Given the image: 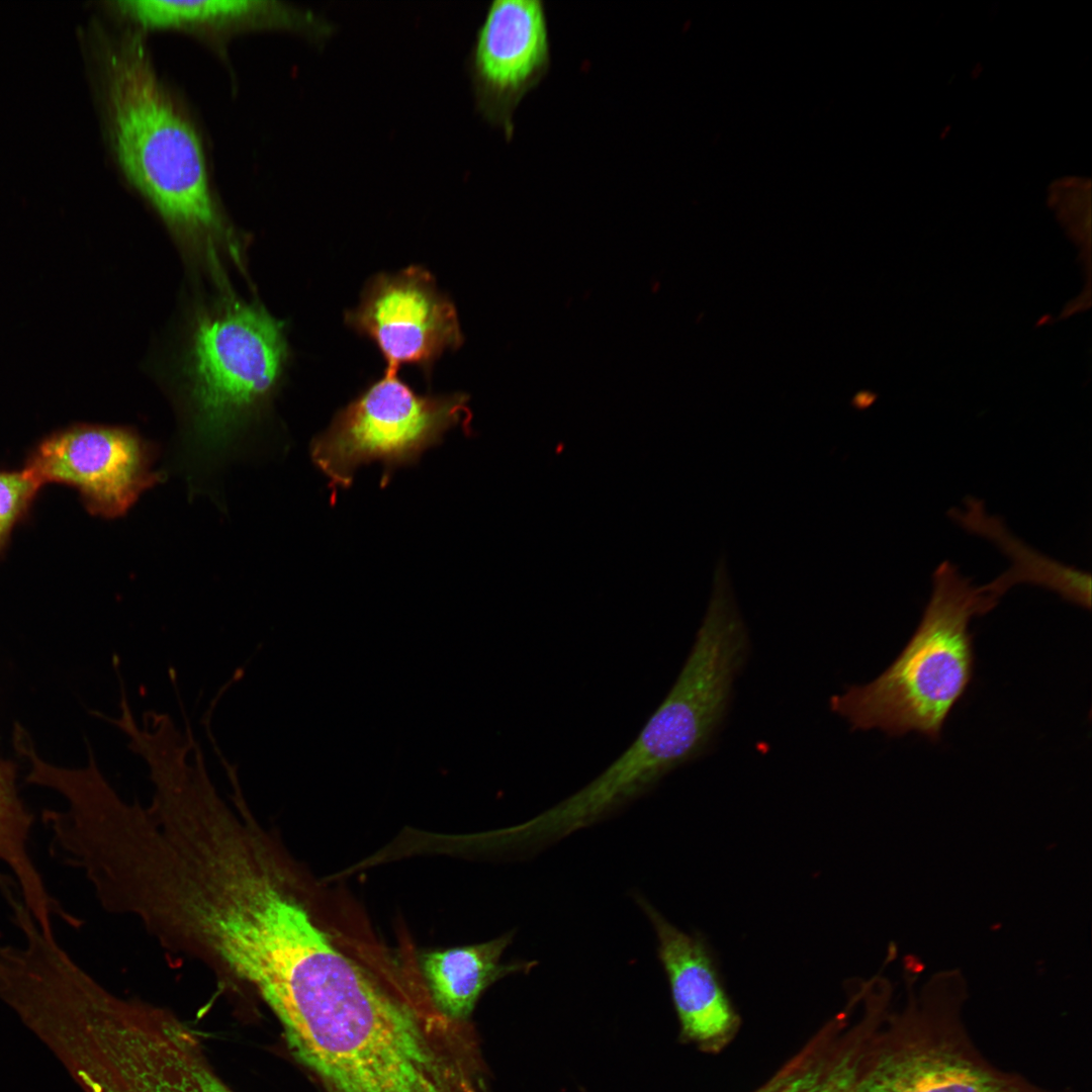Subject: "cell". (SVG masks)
Wrapping results in <instances>:
<instances>
[{
  "instance_id": "cell-15",
  "label": "cell",
  "mask_w": 1092,
  "mask_h": 1092,
  "mask_svg": "<svg viewBox=\"0 0 1092 1092\" xmlns=\"http://www.w3.org/2000/svg\"><path fill=\"white\" fill-rule=\"evenodd\" d=\"M947 515L971 534L993 542L1011 561L1010 567L983 587L999 600L1020 583L1039 585L1058 593L1062 599L1083 609L1091 608L1089 572L1059 562L1020 540L999 517L987 513L982 500L965 499V510L951 509Z\"/></svg>"
},
{
  "instance_id": "cell-6",
  "label": "cell",
  "mask_w": 1092,
  "mask_h": 1092,
  "mask_svg": "<svg viewBox=\"0 0 1092 1092\" xmlns=\"http://www.w3.org/2000/svg\"><path fill=\"white\" fill-rule=\"evenodd\" d=\"M77 1003L93 1028V1092H234L216 1074L201 1042L173 1011L113 995L94 979Z\"/></svg>"
},
{
  "instance_id": "cell-3",
  "label": "cell",
  "mask_w": 1092,
  "mask_h": 1092,
  "mask_svg": "<svg viewBox=\"0 0 1092 1092\" xmlns=\"http://www.w3.org/2000/svg\"><path fill=\"white\" fill-rule=\"evenodd\" d=\"M287 359L283 325L263 307L228 299L198 314L187 355L188 421L172 461L189 493L250 449Z\"/></svg>"
},
{
  "instance_id": "cell-14",
  "label": "cell",
  "mask_w": 1092,
  "mask_h": 1092,
  "mask_svg": "<svg viewBox=\"0 0 1092 1092\" xmlns=\"http://www.w3.org/2000/svg\"><path fill=\"white\" fill-rule=\"evenodd\" d=\"M513 935L508 932L485 942L422 954L426 995L443 1017L464 1024L492 983L508 975L527 973L536 966L533 961H502Z\"/></svg>"
},
{
  "instance_id": "cell-4",
  "label": "cell",
  "mask_w": 1092,
  "mask_h": 1092,
  "mask_svg": "<svg viewBox=\"0 0 1092 1092\" xmlns=\"http://www.w3.org/2000/svg\"><path fill=\"white\" fill-rule=\"evenodd\" d=\"M998 601L950 561H942L932 574L921 621L904 649L871 682L833 696L831 710L856 730L880 729L891 737L918 732L937 741L973 680L970 621L990 612Z\"/></svg>"
},
{
  "instance_id": "cell-17",
  "label": "cell",
  "mask_w": 1092,
  "mask_h": 1092,
  "mask_svg": "<svg viewBox=\"0 0 1092 1092\" xmlns=\"http://www.w3.org/2000/svg\"><path fill=\"white\" fill-rule=\"evenodd\" d=\"M40 488L24 468L0 469V557L13 528L27 516Z\"/></svg>"
},
{
  "instance_id": "cell-2",
  "label": "cell",
  "mask_w": 1092,
  "mask_h": 1092,
  "mask_svg": "<svg viewBox=\"0 0 1092 1092\" xmlns=\"http://www.w3.org/2000/svg\"><path fill=\"white\" fill-rule=\"evenodd\" d=\"M103 93L123 176L182 240L206 250L236 241L212 190L197 128L160 79L143 40L104 48Z\"/></svg>"
},
{
  "instance_id": "cell-18",
  "label": "cell",
  "mask_w": 1092,
  "mask_h": 1092,
  "mask_svg": "<svg viewBox=\"0 0 1092 1092\" xmlns=\"http://www.w3.org/2000/svg\"><path fill=\"white\" fill-rule=\"evenodd\" d=\"M311 918H312V917H311ZM311 918H310V919H311ZM306 923H307V922H306ZM306 923H305V924H306ZM303 927H304V926H303ZM302 929H303V928H302ZM301 931H302V930H301ZM300 933H301V932H300ZM299 935H300V934H299ZM298 937H299V936H298ZM297 939H298V938H297ZM296 941H297V940H296ZM295 943H296V942H295ZM294 945H295V944H294ZM293 947H294V946H293ZM292 949H293V948H292ZM287 962H288V961H287ZM285 965H286V964H285ZM282 969H283V968H282ZM280 972H281V971H280ZM277 976H278V975H277ZM272 982H273V981H272ZM260 995H261V994H260Z\"/></svg>"
},
{
  "instance_id": "cell-12",
  "label": "cell",
  "mask_w": 1092,
  "mask_h": 1092,
  "mask_svg": "<svg viewBox=\"0 0 1092 1092\" xmlns=\"http://www.w3.org/2000/svg\"><path fill=\"white\" fill-rule=\"evenodd\" d=\"M888 1012L881 995L849 992L845 1006L752 1092H852Z\"/></svg>"
},
{
  "instance_id": "cell-7",
  "label": "cell",
  "mask_w": 1092,
  "mask_h": 1092,
  "mask_svg": "<svg viewBox=\"0 0 1092 1092\" xmlns=\"http://www.w3.org/2000/svg\"><path fill=\"white\" fill-rule=\"evenodd\" d=\"M467 401L463 393L419 394L397 373L385 371L310 443L311 461L328 479L331 502L353 484L361 466L381 464L384 487L396 469L417 464L450 430L468 429Z\"/></svg>"
},
{
  "instance_id": "cell-9",
  "label": "cell",
  "mask_w": 1092,
  "mask_h": 1092,
  "mask_svg": "<svg viewBox=\"0 0 1092 1092\" xmlns=\"http://www.w3.org/2000/svg\"><path fill=\"white\" fill-rule=\"evenodd\" d=\"M346 323L376 345L391 373L404 365L428 371L463 342L453 302L421 266L373 277Z\"/></svg>"
},
{
  "instance_id": "cell-1",
  "label": "cell",
  "mask_w": 1092,
  "mask_h": 1092,
  "mask_svg": "<svg viewBox=\"0 0 1092 1092\" xmlns=\"http://www.w3.org/2000/svg\"><path fill=\"white\" fill-rule=\"evenodd\" d=\"M748 651L736 600L724 593L712 595L676 680L637 738L590 783L526 821L529 837L542 845L589 826L701 755L726 715Z\"/></svg>"
},
{
  "instance_id": "cell-5",
  "label": "cell",
  "mask_w": 1092,
  "mask_h": 1092,
  "mask_svg": "<svg viewBox=\"0 0 1092 1092\" xmlns=\"http://www.w3.org/2000/svg\"><path fill=\"white\" fill-rule=\"evenodd\" d=\"M889 1011L852 1092H1074L1003 1070L980 1051L963 1018L959 973L935 975Z\"/></svg>"
},
{
  "instance_id": "cell-13",
  "label": "cell",
  "mask_w": 1092,
  "mask_h": 1092,
  "mask_svg": "<svg viewBox=\"0 0 1092 1092\" xmlns=\"http://www.w3.org/2000/svg\"><path fill=\"white\" fill-rule=\"evenodd\" d=\"M110 9L143 29L177 28L205 32H234L275 28L325 39L333 25L304 8L274 0H118Z\"/></svg>"
},
{
  "instance_id": "cell-16",
  "label": "cell",
  "mask_w": 1092,
  "mask_h": 1092,
  "mask_svg": "<svg viewBox=\"0 0 1092 1092\" xmlns=\"http://www.w3.org/2000/svg\"><path fill=\"white\" fill-rule=\"evenodd\" d=\"M32 821L31 813L18 796L12 768L0 760V861L15 876L21 900L34 920L42 929L51 930L54 916L64 914L29 854Z\"/></svg>"
},
{
  "instance_id": "cell-10",
  "label": "cell",
  "mask_w": 1092,
  "mask_h": 1092,
  "mask_svg": "<svg viewBox=\"0 0 1092 1092\" xmlns=\"http://www.w3.org/2000/svg\"><path fill=\"white\" fill-rule=\"evenodd\" d=\"M551 64L548 22L540 0H495L476 33L469 69L478 112L514 134L513 115Z\"/></svg>"
},
{
  "instance_id": "cell-11",
  "label": "cell",
  "mask_w": 1092,
  "mask_h": 1092,
  "mask_svg": "<svg viewBox=\"0 0 1092 1092\" xmlns=\"http://www.w3.org/2000/svg\"><path fill=\"white\" fill-rule=\"evenodd\" d=\"M658 941L680 1035L707 1054H719L734 1039L741 1018L722 985L706 941L668 922L647 900L637 897Z\"/></svg>"
},
{
  "instance_id": "cell-8",
  "label": "cell",
  "mask_w": 1092,
  "mask_h": 1092,
  "mask_svg": "<svg viewBox=\"0 0 1092 1092\" xmlns=\"http://www.w3.org/2000/svg\"><path fill=\"white\" fill-rule=\"evenodd\" d=\"M154 460V446L132 430L78 423L40 439L23 468L41 487L71 486L91 515L114 519L162 480Z\"/></svg>"
}]
</instances>
